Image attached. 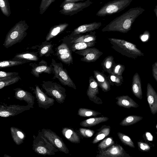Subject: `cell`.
<instances>
[{"label":"cell","instance_id":"obj_9","mask_svg":"<svg viewBox=\"0 0 157 157\" xmlns=\"http://www.w3.org/2000/svg\"><path fill=\"white\" fill-rule=\"evenodd\" d=\"M30 108L28 105H8L3 103L0 105V116L7 117L15 116L25 111L29 110Z\"/></svg>","mask_w":157,"mask_h":157},{"label":"cell","instance_id":"obj_47","mask_svg":"<svg viewBox=\"0 0 157 157\" xmlns=\"http://www.w3.org/2000/svg\"><path fill=\"white\" fill-rule=\"evenodd\" d=\"M155 65L157 67V62H155L154 63Z\"/></svg>","mask_w":157,"mask_h":157},{"label":"cell","instance_id":"obj_24","mask_svg":"<svg viewBox=\"0 0 157 157\" xmlns=\"http://www.w3.org/2000/svg\"><path fill=\"white\" fill-rule=\"evenodd\" d=\"M62 133L63 135L69 141L74 143H79L80 139L75 131L72 128L65 127L63 128Z\"/></svg>","mask_w":157,"mask_h":157},{"label":"cell","instance_id":"obj_15","mask_svg":"<svg viewBox=\"0 0 157 157\" xmlns=\"http://www.w3.org/2000/svg\"><path fill=\"white\" fill-rule=\"evenodd\" d=\"M30 65L32 68L31 73L36 78H39L40 75L43 73L48 74L53 73V67L51 64L49 66L47 62L41 60L38 64L30 63Z\"/></svg>","mask_w":157,"mask_h":157},{"label":"cell","instance_id":"obj_42","mask_svg":"<svg viewBox=\"0 0 157 157\" xmlns=\"http://www.w3.org/2000/svg\"><path fill=\"white\" fill-rule=\"evenodd\" d=\"M80 133L85 138H90L94 134L95 132L93 130L85 128H80L78 130Z\"/></svg>","mask_w":157,"mask_h":157},{"label":"cell","instance_id":"obj_41","mask_svg":"<svg viewBox=\"0 0 157 157\" xmlns=\"http://www.w3.org/2000/svg\"><path fill=\"white\" fill-rule=\"evenodd\" d=\"M125 69L124 65L120 63H115L113 68L112 73L117 76H122V74Z\"/></svg>","mask_w":157,"mask_h":157},{"label":"cell","instance_id":"obj_29","mask_svg":"<svg viewBox=\"0 0 157 157\" xmlns=\"http://www.w3.org/2000/svg\"><path fill=\"white\" fill-rule=\"evenodd\" d=\"M97 130L98 132L92 142L93 144L98 143L108 136L110 133V127L109 126L104 125Z\"/></svg>","mask_w":157,"mask_h":157},{"label":"cell","instance_id":"obj_13","mask_svg":"<svg viewBox=\"0 0 157 157\" xmlns=\"http://www.w3.org/2000/svg\"><path fill=\"white\" fill-rule=\"evenodd\" d=\"M56 55L63 63L70 65L73 64L71 51L67 45L62 43L56 48Z\"/></svg>","mask_w":157,"mask_h":157},{"label":"cell","instance_id":"obj_46","mask_svg":"<svg viewBox=\"0 0 157 157\" xmlns=\"http://www.w3.org/2000/svg\"><path fill=\"white\" fill-rule=\"evenodd\" d=\"M85 0H65L63 3L64 4L67 3L75 2L79 1H83Z\"/></svg>","mask_w":157,"mask_h":157},{"label":"cell","instance_id":"obj_16","mask_svg":"<svg viewBox=\"0 0 157 157\" xmlns=\"http://www.w3.org/2000/svg\"><path fill=\"white\" fill-rule=\"evenodd\" d=\"M13 90L14 91V97L15 98L25 101L31 108H34L35 98L31 93L20 88H17Z\"/></svg>","mask_w":157,"mask_h":157},{"label":"cell","instance_id":"obj_19","mask_svg":"<svg viewBox=\"0 0 157 157\" xmlns=\"http://www.w3.org/2000/svg\"><path fill=\"white\" fill-rule=\"evenodd\" d=\"M101 25V22H97L84 24L75 29L71 35V36H74L87 32H90L98 29Z\"/></svg>","mask_w":157,"mask_h":157},{"label":"cell","instance_id":"obj_36","mask_svg":"<svg viewBox=\"0 0 157 157\" xmlns=\"http://www.w3.org/2000/svg\"><path fill=\"white\" fill-rule=\"evenodd\" d=\"M114 144V141L112 137H107L99 144L98 146V149L99 151L105 150Z\"/></svg>","mask_w":157,"mask_h":157},{"label":"cell","instance_id":"obj_23","mask_svg":"<svg viewBox=\"0 0 157 157\" xmlns=\"http://www.w3.org/2000/svg\"><path fill=\"white\" fill-rule=\"evenodd\" d=\"M10 131L13 140L17 145H19L23 143L26 136L22 130L17 128L11 127Z\"/></svg>","mask_w":157,"mask_h":157},{"label":"cell","instance_id":"obj_8","mask_svg":"<svg viewBox=\"0 0 157 157\" xmlns=\"http://www.w3.org/2000/svg\"><path fill=\"white\" fill-rule=\"evenodd\" d=\"M30 88L35 95L39 107L47 109L54 105L55 100L54 98L49 97L38 85H36L35 88L30 87Z\"/></svg>","mask_w":157,"mask_h":157},{"label":"cell","instance_id":"obj_43","mask_svg":"<svg viewBox=\"0 0 157 157\" xmlns=\"http://www.w3.org/2000/svg\"><path fill=\"white\" fill-rule=\"evenodd\" d=\"M137 144L140 150L141 151H147L150 149V146L146 143L138 142Z\"/></svg>","mask_w":157,"mask_h":157},{"label":"cell","instance_id":"obj_37","mask_svg":"<svg viewBox=\"0 0 157 157\" xmlns=\"http://www.w3.org/2000/svg\"><path fill=\"white\" fill-rule=\"evenodd\" d=\"M117 134L121 141L125 145L132 148L135 147L134 143L130 137L121 132H117Z\"/></svg>","mask_w":157,"mask_h":157},{"label":"cell","instance_id":"obj_40","mask_svg":"<svg viewBox=\"0 0 157 157\" xmlns=\"http://www.w3.org/2000/svg\"><path fill=\"white\" fill-rule=\"evenodd\" d=\"M17 72H6L2 71H0V81H4L11 79L18 76Z\"/></svg>","mask_w":157,"mask_h":157},{"label":"cell","instance_id":"obj_25","mask_svg":"<svg viewBox=\"0 0 157 157\" xmlns=\"http://www.w3.org/2000/svg\"><path fill=\"white\" fill-rule=\"evenodd\" d=\"M38 52H27L16 54L12 59L13 60H25L36 61L39 60Z\"/></svg>","mask_w":157,"mask_h":157},{"label":"cell","instance_id":"obj_31","mask_svg":"<svg viewBox=\"0 0 157 157\" xmlns=\"http://www.w3.org/2000/svg\"><path fill=\"white\" fill-rule=\"evenodd\" d=\"M143 119V117L137 115H130L125 117L120 123L122 126H128L135 124Z\"/></svg>","mask_w":157,"mask_h":157},{"label":"cell","instance_id":"obj_4","mask_svg":"<svg viewBox=\"0 0 157 157\" xmlns=\"http://www.w3.org/2000/svg\"><path fill=\"white\" fill-rule=\"evenodd\" d=\"M41 86L46 93L54 98L58 103H64L66 97V90L59 84L51 81H42Z\"/></svg>","mask_w":157,"mask_h":157},{"label":"cell","instance_id":"obj_2","mask_svg":"<svg viewBox=\"0 0 157 157\" xmlns=\"http://www.w3.org/2000/svg\"><path fill=\"white\" fill-rule=\"evenodd\" d=\"M28 26L25 22L20 21L16 24L8 32L3 44L7 48L22 41L27 34Z\"/></svg>","mask_w":157,"mask_h":157},{"label":"cell","instance_id":"obj_18","mask_svg":"<svg viewBox=\"0 0 157 157\" xmlns=\"http://www.w3.org/2000/svg\"><path fill=\"white\" fill-rule=\"evenodd\" d=\"M93 73L94 77L102 90L104 92L110 90L111 84L105 75L97 70H94Z\"/></svg>","mask_w":157,"mask_h":157},{"label":"cell","instance_id":"obj_11","mask_svg":"<svg viewBox=\"0 0 157 157\" xmlns=\"http://www.w3.org/2000/svg\"><path fill=\"white\" fill-rule=\"evenodd\" d=\"M75 52L83 56L80 59L81 61L87 63L95 62L103 54V52L98 49L92 47L78 50Z\"/></svg>","mask_w":157,"mask_h":157},{"label":"cell","instance_id":"obj_35","mask_svg":"<svg viewBox=\"0 0 157 157\" xmlns=\"http://www.w3.org/2000/svg\"><path fill=\"white\" fill-rule=\"evenodd\" d=\"M107 77L111 85L112 86L115 85L118 86L121 85L123 82L122 76H117L113 74H109Z\"/></svg>","mask_w":157,"mask_h":157},{"label":"cell","instance_id":"obj_28","mask_svg":"<svg viewBox=\"0 0 157 157\" xmlns=\"http://www.w3.org/2000/svg\"><path fill=\"white\" fill-rule=\"evenodd\" d=\"M68 25V24L65 23L56 25L51 28L47 35L45 41H48L50 40L51 39L63 31Z\"/></svg>","mask_w":157,"mask_h":157},{"label":"cell","instance_id":"obj_27","mask_svg":"<svg viewBox=\"0 0 157 157\" xmlns=\"http://www.w3.org/2000/svg\"><path fill=\"white\" fill-rule=\"evenodd\" d=\"M109 119L108 117H105L91 118L82 121L80 123V125L84 127H91L106 121Z\"/></svg>","mask_w":157,"mask_h":157},{"label":"cell","instance_id":"obj_32","mask_svg":"<svg viewBox=\"0 0 157 157\" xmlns=\"http://www.w3.org/2000/svg\"><path fill=\"white\" fill-rule=\"evenodd\" d=\"M96 41H94L89 42H79L72 43L73 44L70 48L71 51L74 52L76 51L83 50L89 47L94 46Z\"/></svg>","mask_w":157,"mask_h":157},{"label":"cell","instance_id":"obj_30","mask_svg":"<svg viewBox=\"0 0 157 157\" xmlns=\"http://www.w3.org/2000/svg\"><path fill=\"white\" fill-rule=\"evenodd\" d=\"M115 63L113 56H109L104 59L101 66L104 71L109 74H112L113 67Z\"/></svg>","mask_w":157,"mask_h":157},{"label":"cell","instance_id":"obj_21","mask_svg":"<svg viewBox=\"0 0 157 157\" xmlns=\"http://www.w3.org/2000/svg\"><path fill=\"white\" fill-rule=\"evenodd\" d=\"M132 91L133 94L137 98H142V90L141 81L138 73L136 72L133 75L132 84Z\"/></svg>","mask_w":157,"mask_h":157},{"label":"cell","instance_id":"obj_6","mask_svg":"<svg viewBox=\"0 0 157 157\" xmlns=\"http://www.w3.org/2000/svg\"><path fill=\"white\" fill-rule=\"evenodd\" d=\"M124 0H114L105 4L98 11L96 15L105 17L118 13L124 8Z\"/></svg>","mask_w":157,"mask_h":157},{"label":"cell","instance_id":"obj_5","mask_svg":"<svg viewBox=\"0 0 157 157\" xmlns=\"http://www.w3.org/2000/svg\"><path fill=\"white\" fill-rule=\"evenodd\" d=\"M51 64L53 67V73L54 75L52 79L57 78L63 85L76 89V86L68 75L67 70L63 68L61 63H57L52 59Z\"/></svg>","mask_w":157,"mask_h":157},{"label":"cell","instance_id":"obj_33","mask_svg":"<svg viewBox=\"0 0 157 157\" xmlns=\"http://www.w3.org/2000/svg\"><path fill=\"white\" fill-rule=\"evenodd\" d=\"M31 61L25 60H6L0 62V68L8 67L14 66H18L30 62Z\"/></svg>","mask_w":157,"mask_h":157},{"label":"cell","instance_id":"obj_10","mask_svg":"<svg viewBox=\"0 0 157 157\" xmlns=\"http://www.w3.org/2000/svg\"><path fill=\"white\" fill-rule=\"evenodd\" d=\"M96 157H131L120 144H114L105 150L100 151Z\"/></svg>","mask_w":157,"mask_h":157},{"label":"cell","instance_id":"obj_17","mask_svg":"<svg viewBox=\"0 0 157 157\" xmlns=\"http://www.w3.org/2000/svg\"><path fill=\"white\" fill-rule=\"evenodd\" d=\"M146 94L151 112L155 114L157 113V93L149 83L147 85Z\"/></svg>","mask_w":157,"mask_h":157},{"label":"cell","instance_id":"obj_38","mask_svg":"<svg viewBox=\"0 0 157 157\" xmlns=\"http://www.w3.org/2000/svg\"><path fill=\"white\" fill-rule=\"evenodd\" d=\"M0 7L3 13L7 17L10 15L9 4L7 0H0Z\"/></svg>","mask_w":157,"mask_h":157},{"label":"cell","instance_id":"obj_22","mask_svg":"<svg viewBox=\"0 0 157 157\" xmlns=\"http://www.w3.org/2000/svg\"><path fill=\"white\" fill-rule=\"evenodd\" d=\"M95 32H91L90 33L85 35L81 34L72 36H73L72 38L70 41L71 43H75L79 42H89L95 41L96 40V36L95 35Z\"/></svg>","mask_w":157,"mask_h":157},{"label":"cell","instance_id":"obj_26","mask_svg":"<svg viewBox=\"0 0 157 157\" xmlns=\"http://www.w3.org/2000/svg\"><path fill=\"white\" fill-rule=\"evenodd\" d=\"M53 44L48 41H45L43 42L41 45L38 46V52L39 56H51V54L54 52L53 50Z\"/></svg>","mask_w":157,"mask_h":157},{"label":"cell","instance_id":"obj_45","mask_svg":"<svg viewBox=\"0 0 157 157\" xmlns=\"http://www.w3.org/2000/svg\"><path fill=\"white\" fill-rule=\"evenodd\" d=\"M152 74L154 78L157 82V67L154 64L152 65Z\"/></svg>","mask_w":157,"mask_h":157},{"label":"cell","instance_id":"obj_14","mask_svg":"<svg viewBox=\"0 0 157 157\" xmlns=\"http://www.w3.org/2000/svg\"><path fill=\"white\" fill-rule=\"evenodd\" d=\"M89 85L86 91V94L89 99L97 104L103 103L102 100L98 96L99 94L98 84L95 78L92 76L89 78Z\"/></svg>","mask_w":157,"mask_h":157},{"label":"cell","instance_id":"obj_39","mask_svg":"<svg viewBox=\"0 0 157 157\" xmlns=\"http://www.w3.org/2000/svg\"><path fill=\"white\" fill-rule=\"evenodd\" d=\"M21 78L19 76H17L8 80L0 81V89H1L4 87L16 83Z\"/></svg>","mask_w":157,"mask_h":157},{"label":"cell","instance_id":"obj_1","mask_svg":"<svg viewBox=\"0 0 157 157\" xmlns=\"http://www.w3.org/2000/svg\"><path fill=\"white\" fill-rule=\"evenodd\" d=\"M111 48L122 55L133 59L144 56V54L134 44L115 38H108Z\"/></svg>","mask_w":157,"mask_h":157},{"label":"cell","instance_id":"obj_7","mask_svg":"<svg viewBox=\"0 0 157 157\" xmlns=\"http://www.w3.org/2000/svg\"><path fill=\"white\" fill-rule=\"evenodd\" d=\"M41 132L45 138L59 150L68 154L69 150L62 139L50 129L43 128Z\"/></svg>","mask_w":157,"mask_h":157},{"label":"cell","instance_id":"obj_34","mask_svg":"<svg viewBox=\"0 0 157 157\" xmlns=\"http://www.w3.org/2000/svg\"><path fill=\"white\" fill-rule=\"evenodd\" d=\"M101 114V113L94 110L85 108H80L78 111V114L82 117L96 116Z\"/></svg>","mask_w":157,"mask_h":157},{"label":"cell","instance_id":"obj_12","mask_svg":"<svg viewBox=\"0 0 157 157\" xmlns=\"http://www.w3.org/2000/svg\"><path fill=\"white\" fill-rule=\"evenodd\" d=\"M92 3L90 0L84 2L67 3L64 5L63 9L60 12L66 15H73L89 6Z\"/></svg>","mask_w":157,"mask_h":157},{"label":"cell","instance_id":"obj_3","mask_svg":"<svg viewBox=\"0 0 157 157\" xmlns=\"http://www.w3.org/2000/svg\"><path fill=\"white\" fill-rule=\"evenodd\" d=\"M32 149L38 155L45 156L55 155L59 150L43 136L41 131L36 136H33Z\"/></svg>","mask_w":157,"mask_h":157},{"label":"cell","instance_id":"obj_20","mask_svg":"<svg viewBox=\"0 0 157 157\" xmlns=\"http://www.w3.org/2000/svg\"><path fill=\"white\" fill-rule=\"evenodd\" d=\"M116 104L119 106L126 108H137L139 105L128 95H122L116 98Z\"/></svg>","mask_w":157,"mask_h":157},{"label":"cell","instance_id":"obj_44","mask_svg":"<svg viewBox=\"0 0 157 157\" xmlns=\"http://www.w3.org/2000/svg\"><path fill=\"white\" fill-rule=\"evenodd\" d=\"M54 1V0H42L41 4V7L42 9V8H44L43 10L44 11V10H45V9H47L50 4Z\"/></svg>","mask_w":157,"mask_h":157}]
</instances>
